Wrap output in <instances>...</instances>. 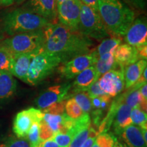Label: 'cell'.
<instances>
[{
  "label": "cell",
  "mask_w": 147,
  "mask_h": 147,
  "mask_svg": "<svg viewBox=\"0 0 147 147\" xmlns=\"http://www.w3.org/2000/svg\"><path fill=\"white\" fill-rule=\"evenodd\" d=\"M44 49L59 57L62 63L75 57L89 53L93 42L91 38L74 32L59 23H51L43 29Z\"/></svg>",
  "instance_id": "cell-1"
},
{
  "label": "cell",
  "mask_w": 147,
  "mask_h": 147,
  "mask_svg": "<svg viewBox=\"0 0 147 147\" xmlns=\"http://www.w3.org/2000/svg\"><path fill=\"white\" fill-rule=\"evenodd\" d=\"M98 12L110 34L124 36L135 19L133 10L122 0H98Z\"/></svg>",
  "instance_id": "cell-2"
},
{
  "label": "cell",
  "mask_w": 147,
  "mask_h": 147,
  "mask_svg": "<svg viewBox=\"0 0 147 147\" xmlns=\"http://www.w3.org/2000/svg\"><path fill=\"white\" fill-rule=\"evenodd\" d=\"M51 23L42 16L22 8L5 14L3 19V28L7 34L14 36L43 29Z\"/></svg>",
  "instance_id": "cell-3"
},
{
  "label": "cell",
  "mask_w": 147,
  "mask_h": 147,
  "mask_svg": "<svg viewBox=\"0 0 147 147\" xmlns=\"http://www.w3.org/2000/svg\"><path fill=\"white\" fill-rule=\"evenodd\" d=\"M62 61L59 57L43 49L33 57L27 76V83L36 85L51 75L59 66Z\"/></svg>",
  "instance_id": "cell-4"
},
{
  "label": "cell",
  "mask_w": 147,
  "mask_h": 147,
  "mask_svg": "<svg viewBox=\"0 0 147 147\" xmlns=\"http://www.w3.org/2000/svg\"><path fill=\"white\" fill-rule=\"evenodd\" d=\"M78 32L98 41L107 38L110 34L101 19L98 11L82 2H80Z\"/></svg>",
  "instance_id": "cell-5"
},
{
  "label": "cell",
  "mask_w": 147,
  "mask_h": 147,
  "mask_svg": "<svg viewBox=\"0 0 147 147\" xmlns=\"http://www.w3.org/2000/svg\"><path fill=\"white\" fill-rule=\"evenodd\" d=\"M45 36L43 29L12 36L1 42L12 55L32 53L43 49Z\"/></svg>",
  "instance_id": "cell-6"
},
{
  "label": "cell",
  "mask_w": 147,
  "mask_h": 147,
  "mask_svg": "<svg viewBox=\"0 0 147 147\" xmlns=\"http://www.w3.org/2000/svg\"><path fill=\"white\" fill-rule=\"evenodd\" d=\"M97 59L94 51L91 50L87 54L79 55L61 63V65L58 67V71L63 78L73 79L81 71L94 65Z\"/></svg>",
  "instance_id": "cell-7"
},
{
  "label": "cell",
  "mask_w": 147,
  "mask_h": 147,
  "mask_svg": "<svg viewBox=\"0 0 147 147\" xmlns=\"http://www.w3.org/2000/svg\"><path fill=\"white\" fill-rule=\"evenodd\" d=\"M80 14V0H65L57 4L59 23L74 32H78Z\"/></svg>",
  "instance_id": "cell-8"
},
{
  "label": "cell",
  "mask_w": 147,
  "mask_h": 147,
  "mask_svg": "<svg viewBox=\"0 0 147 147\" xmlns=\"http://www.w3.org/2000/svg\"><path fill=\"white\" fill-rule=\"evenodd\" d=\"M45 113L41 110L29 108L19 112L16 115L13 123V131L18 138L27 137L29 129L34 122L40 123Z\"/></svg>",
  "instance_id": "cell-9"
},
{
  "label": "cell",
  "mask_w": 147,
  "mask_h": 147,
  "mask_svg": "<svg viewBox=\"0 0 147 147\" xmlns=\"http://www.w3.org/2000/svg\"><path fill=\"white\" fill-rule=\"evenodd\" d=\"M97 81L106 94L110 97H116L125 88L123 69L120 67L108 71L100 76Z\"/></svg>",
  "instance_id": "cell-10"
},
{
  "label": "cell",
  "mask_w": 147,
  "mask_h": 147,
  "mask_svg": "<svg viewBox=\"0 0 147 147\" xmlns=\"http://www.w3.org/2000/svg\"><path fill=\"white\" fill-rule=\"evenodd\" d=\"M71 88L69 83L52 86L42 93L36 100V104L40 109L44 110L55 103L67 100L69 97V91Z\"/></svg>",
  "instance_id": "cell-11"
},
{
  "label": "cell",
  "mask_w": 147,
  "mask_h": 147,
  "mask_svg": "<svg viewBox=\"0 0 147 147\" xmlns=\"http://www.w3.org/2000/svg\"><path fill=\"white\" fill-rule=\"evenodd\" d=\"M124 40L126 44L136 48L137 50L147 47L146 18H135L124 35Z\"/></svg>",
  "instance_id": "cell-12"
},
{
  "label": "cell",
  "mask_w": 147,
  "mask_h": 147,
  "mask_svg": "<svg viewBox=\"0 0 147 147\" xmlns=\"http://www.w3.org/2000/svg\"><path fill=\"white\" fill-rule=\"evenodd\" d=\"M23 8L42 16L52 23L57 19L56 0H27Z\"/></svg>",
  "instance_id": "cell-13"
},
{
  "label": "cell",
  "mask_w": 147,
  "mask_h": 147,
  "mask_svg": "<svg viewBox=\"0 0 147 147\" xmlns=\"http://www.w3.org/2000/svg\"><path fill=\"white\" fill-rule=\"evenodd\" d=\"M40 50L32 53L13 55L10 68V72L12 74V76H16V78L27 83V76L29 65L33 57Z\"/></svg>",
  "instance_id": "cell-14"
},
{
  "label": "cell",
  "mask_w": 147,
  "mask_h": 147,
  "mask_svg": "<svg viewBox=\"0 0 147 147\" xmlns=\"http://www.w3.org/2000/svg\"><path fill=\"white\" fill-rule=\"evenodd\" d=\"M113 55L116 63L123 69L140 60L136 48L126 43L119 45Z\"/></svg>",
  "instance_id": "cell-15"
},
{
  "label": "cell",
  "mask_w": 147,
  "mask_h": 147,
  "mask_svg": "<svg viewBox=\"0 0 147 147\" xmlns=\"http://www.w3.org/2000/svg\"><path fill=\"white\" fill-rule=\"evenodd\" d=\"M100 76L97 74L94 65L90 66L88 68L81 71L75 77V80L74 82L73 88L71 93L76 91H86L92 84L98 80Z\"/></svg>",
  "instance_id": "cell-16"
},
{
  "label": "cell",
  "mask_w": 147,
  "mask_h": 147,
  "mask_svg": "<svg viewBox=\"0 0 147 147\" xmlns=\"http://www.w3.org/2000/svg\"><path fill=\"white\" fill-rule=\"evenodd\" d=\"M119 98L121 103L117 108L113 122L114 130L117 135H121L125 128L132 124L131 117H130L131 108L123 102L120 97Z\"/></svg>",
  "instance_id": "cell-17"
},
{
  "label": "cell",
  "mask_w": 147,
  "mask_h": 147,
  "mask_svg": "<svg viewBox=\"0 0 147 147\" xmlns=\"http://www.w3.org/2000/svg\"><path fill=\"white\" fill-rule=\"evenodd\" d=\"M146 60L140 59L125 67L123 69L125 88L127 90L131 88L138 81L144 69L146 68Z\"/></svg>",
  "instance_id": "cell-18"
},
{
  "label": "cell",
  "mask_w": 147,
  "mask_h": 147,
  "mask_svg": "<svg viewBox=\"0 0 147 147\" xmlns=\"http://www.w3.org/2000/svg\"><path fill=\"white\" fill-rule=\"evenodd\" d=\"M121 136L128 147H146L142 129L136 125H130L123 130Z\"/></svg>",
  "instance_id": "cell-19"
},
{
  "label": "cell",
  "mask_w": 147,
  "mask_h": 147,
  "mask_svg": "<svg viewBox=\"0 0 147 147\" xmlns=\"http://www.w3.org/2000/svg\"><path fill=\"white\" fill-rule=\"evenodd\" d=\"M125 93L121 95V100L123 102L129 106L131 109L139 108L146 113L147 100L143 97L138 89L129 88Z\"/></svg>",
  "instance_id": "cell-20"
},
{
  "label": "cell",
  "mask_w": 147,
  "mask_h": 147,
  "mask_svg": "<svg viewBox=\"0 0 147 147\" xmlns=\"http://www.w3.org/2000/svg\"><path fill=\"white\" fill-rule=\"evenodd\" d=\"M16 90V81L9 71H0V100L12 97Z\"/></svg>",
  "instance_id": "cell-21"
},
{
  "label": "cell",
  "mask_w": 147,
  "mask_h": 147,
  "mask_svg": "<svg viewBox=\"0 0 147 147\" xmlns=\"http://www.w3.org/2000/svg\"><path fill=\"white\" fill-rule=\"evenodd\" d=\"M93 65L100 77L108 71L119 67L116 63L113 53H106L100 56Z\"/></svg>",
  "instance_id": "cell-22"
},
{
  "label": "cell",
  "mask_w": 147,
  "mask_h": 147,
  "mask_svg": "<svg viewBox=\"0 0 147 147\" xmlns=\"http://www.w3.org/2000/svg\"><path fill=\"white\" fill-rule=\"evenodd\" d=\"M122 42V40L120 38H107L102 40L101 43L93 49L97 57H100L102 55L106 53H114L115 49Z\"/></svg>",
  "instance_id": "cell-23"
},
{
  "label": "cell",
  "mask_w": 147,
  "mask_h": 147,
  "mask_svg": "<svg viewBox=\"0 0 147 147\" xmlns=\"http://www.w3.org/2000/svg\"><path fill=\"white\" fill-rule=\"evenodd\" d=\"M65 113L63 115H51L45 113L43 119L52 129L55 134H66L67 133V131L63 126V121L65 120Z\"/></svg>",
  "instance_id": "cell-24"
},
{
  "label": "cell",
  "mask_w": 147,
  "mask_h": 147,
  "mask_svg": "<svg viewBox=\"0 0 147 147\" xmlns=\"http://www.w3.org/2000/svg\"><path fill=\"white\" fill-rule=\"evenodd\" d=\"M69 97H72L85 113L89 114L93 110L91 97L86 91L74 92L69 95Z\"/></svg>",
  "instance_id": "cell-25"
},
{
  "label": "cell",
  "mask_w": 147,
  "mask_h": 147,
  "mask_svg": "<svg viewBox=\"0 0 147 147\" xmlns=\"http://www.w3.org/2000/svg\"><path fill=\"white\" fill-rule=\"evenodd\" d=\"M65 112L67 117L74 120H77L81 118L82 116L86 114L72 97H69V99L66 101Z\"/></svg>",
  "instance_id": "cell-26"
},
{
  "label": "cell",
  "mask_w": 147,
  "mask_h": 147,
  "mask_svg": "<svg viewBox=\"0 0 147 147\" xmlns=\"http://www.w3.org/2000/svg\"><path fill=\"white\" fill-rule=\"evenodd\" d=\"M130 117L132 123L138 125L141 129H147V115L139 108H133L131 110Z\"/></svg>",
  "instance_id": "cell-27"
},
{
  "label": "cell",
  "mask_w": 147,
  "mask_h": 147,
  "mask_svg": "<svg viewBox=\"0 0 147 147\" xmlns=\"http://www.w3.org/2000/svg\"><path fill=\"white\" fill-rule=\"evenodd\" d=\"M13 55L7 48L0 45V71H10Z\"/></svg>",
  "instance_id": "cell-28"
},
{
  "label": "cell",
  "mask_w": 147,
  "mask_h": 147,
  "mask_svg": "<svg viewBox=\"0 0 147 147\" xmlns=\"http://www.w3.org/2000/svg\"><path fill=\"white\" fill-rule=\"evenodd\" d=\"M90 127L91 125L81 129L77 132L76 135L73 137L68 147H82L89 136Z\"/></svg>",
  "instance_id": "cell-29"
},
{
  "label": "cell",
  "mask_w": 147,
  "mask_h": 147,
  "mask_svg": "<svg viewBox=\"0 0 147 147\" xmlns=\"http://www.w3.org/2000/svg\"><path fill=\"white\" fill-rule=\"evenodd\" d=\"M117 139L107 132L99 134L95 138V142L100 147H113Z\"/></svg>",
  "instance_id": "cell-30"
},
{
  "label": "cell",
  "mask_w": 147,
  "mask_h": 147,
  "mask_svg": "<svg viewBox=\"0 0 147 147\" xmlns=\"http://www.w3.org/2000/svg\"><path fill=\"white\" fill-rule=\"evenodd\" d=\"M75 134L71 131H69L66 134L56 133L54 134L51 139L54 140L60 147H68L69 143L71 142Z\"/></svg>",
  "instance_id": "cell-31"
},
{
  "label": "cell",
  "mask_w": 147,
  "mask_h": 147,
  "mask_svg": "<svg viewBox=\"0 0 147 147\" xmlns=\"http://www.w3.org/2000/svg\"><path fill=\"white\" fill-rule=\"evenodd\" d=\"M54 134V131L44 119L40 121L39 123V138L40 142H44L47 140L51 139Z\"/></svg>",
  "instance_id": "cell-32"
},
{
  "label": "cell",
  "mask_w": 147,
  "mask_h": 147,
  "mask_svg": "<svg viewBox=\"0 0 147 147\" xmlns=\"http://www.w3.org/2000/svg\"><path fill=\"white\" fill-rule=\"evenodd\" d=\"M0 147H30L27 138H11L3 144H0Z\"/></svg>",
  "instance_id": "cell-33"
},
{
  "label": "cell",
  "mask_w": 147,
  "mask_h": 147,
  "mask_svg": "<svg viewBox=\"0 0 147 147\" xmlns=\"http://www.w3.org/2000/svg\"><path fill=\"white\" fill-rule=\"evenodd\" d=\"M66 101L67 100H63L60 102L55 103V104L48 106L47 108L44 109L42 110V112L44 113L51 114V115H63L65 113V108Z\"/></svg>",
  "instance_id": "cell-34"
},
{
  "label": "cell",
  "mask_w": 147,
  "mask_h": 147,
  "mask_svg": "<svg viewBox=\"0 0 147 147\" xmlns=\"http://www.w3.org/2000/svg\"><path fill=\"white\" fill-rule=\"evenodd\" d=\"M27 140L31 146H34L40 142L39 138V123L34 122L29 129L27 134Z\"/></svg>",
  "instance_id": "cell-35"
},
{
  "label": "cell",
  "mask_w": 147,
  "mask_h": 147,
  "mask_svg": "<svg viewBox=\"0 0 147 147\" xmlns=\"http://www.w3.org/2000/svg\"><path fill=\"white\" fill-rule=\"evenodd\" d=\"M86 91L87 92L88 95L89 97H93L97 96H101V95H105L106 93L103 91V90L101 89L100 85H99L98 81L95 82L94 83L92 84L88 89H86Z\"/></svg>",
  "instance_id": "cell-36"
},
{
  "label": "cell",
  "mask_w": 147,
  "mask_h": 147,
  "mask_svg": "<svg viewBox=\"0 0 147 147\" xmlns=\"http://www.w3.org/2000/svg\"><path fill=\"white\" fill-rule=\"evenodd\" d=\"M125 3L131 6L132 8L137 9H144L146 6V0H122Z\"/></svg>",
  "instance_id": "cell-37"
},
{
  "label": "cell",
  "mask_w": 147,
  "mask_h": 147,
  "mask_svg": "<svg viewBox=\"0 0 147 147\" xmlns=\"http://www.w3.org/2000/svg\"><path fill=\"white\" fill-rule=\"evenodd\" d=\"M97 131H95V129L93 127H90V133L89 136L87 139V140L84 142V143L82 144V147H92V145L94 143L95 138L97 136Z\"/></svg>",
  "instance_id": "cell-38"
},
{
  "label": "cell",
  "mask_w": 147,
  "mask_h": 147,
  "mask_svg": "<svg viewBox=\"0 0 147 147\" xmlns=\"http://www.w3.org/2000/svg\"><path fill=\"white\" fill-rule=\"evenodd\" d=\"M80 2L98 11V0H80Z\"/></svg>",
  "instance_id": "cell-39"
},
{
  "label": "cell",
  "mask_w": 147,
  "mask_h": 147,
  "mask_svg": "<svg viewBox=\"0 0 147 147\" xmlns=\"http://www.w3.org/2000/svg\"><path fill=\"white\" fill-rule=\"evenodd\" d=\"M40 147H60L59 145L53 140L52 139L47 140L41 142L40 143Z\"/></svg>",
  "instance_id": "cell-40"
},
{
  "label": "cell",
  "mask_w": 147,
  "mask_h": 147,
  "mask_svg": "<svg viewBox=\"0 0 147 147\" xmlns=\"http://www.w3.org/2000/svg\"><path fill=\"white\" fill-rule=\"evenodd\" d=\"M140 59H147V47H143L142 49L138 50Z\"/></svg>",
  "instance_id": "cell-41"
},
{
  "label": "cell",
  "mask_w": 147,
  "mask_h": 147,
  "mask_svg": "<svg viewBox=\"0 0 147 147\" xmlns=\"http://www.w3.org/2000/svg\"><path fill=\"white\" fill-rule=\"evenodd\" d=\"M138 89H139L140 93H141V95H142L143 97L147 100V85H146V84L141 86V87H140Z\"/></svg>",
  "instance_id": "cell-42"
},
{
  "label": "cell",
  "mask_w": 147,
  "mask_h": 147,
  "mask_svg": "<svg viewBox=\"0 0 147 147\" xmlns=\"http://www.w3.org/2000/svg\"><path fill=\"white\" fill-rule=\"evenodd\" d=\"M14 0H0V5L1 6H9L14 3Z\"/></svg>",
  "instance_id": "cell-43"
},
{
  "label": "cell",
  "mask_w": 147,
  "mask_h": 147,
  "mask_svg": "<svg viewBox=\"0 0 147 147\" xmlns=\"http://www.w3.org/2000/svg\"><path fill=\"white\" fill-rule=\"evenodd\" d=\"M113 147H127L126 144H123V143H121L118 142V141H116L115 144H114V146Z\"/></svg>",
  "instance_id": "cell-44"
},
{
  "label": "cell",
  "mask_w": 147,
  "mask_h": 147,
  "mask_svg": "<svg viewBox=\"0 0 147 147\" xmlns=\"http://www.w3.org/2000/svg\"><path fill=\"white\" fill-rule=\"evenodd\" d=\"M17 3H21L24 2L25 1H27V0H14Z\"/></svg>",
  "instance_id": "cell-45"
},
{
  "label": "cell",
  "mask_w": 147,
  "mask_h": 147,
  "mask_svg": "<svg viewBox=\"0 0 147 147\" xmlns=\"http://www.w3.org/2000/svg\"><path fill=\"white\" fill-rule=\"evenodd\" d=\"M56 1H57V4H59V3L63 2V1H65V0H56Z\"/></svg>",
  "instance_id": "cell-46"
},
{
  "label": "cell",
  "mask_w": 147,
  "mask_h": 147,
  "mask_svg": "<svg viewBox=\"0 0 147 147\" xmlns=\"http://www.w3.org/2000/svg\"><path fill=\"white\" fill-rule=\"evenodd\" d=\"M92 147H100V146H99L98 145L96 144V142H95H95H94V143H93V144L92 145Z\"/></svg>",
  "instance_id": "cell-47"
}]
</instances>
